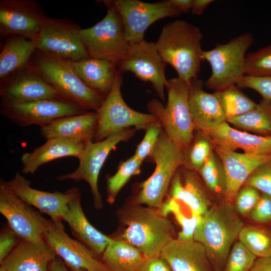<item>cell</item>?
Returning a JSON list of instances; mask_svg holds the SVG:
<instances>
[{"label": "cell", "instance_id": "1", "mask_svg": "<svg viewBox=\"0 0 271 271\" xmlns=\"http://www.w3.org/2000/svg\"><path fill=\"white\" fill-rule=\"evenodd\" d=\"M202 39L198 27L178 20L163 27L156 44L163 60L174 68L177 77L190 83L198 78L200 70Z\"/></svg>", "mask_w": 271, "mask_h": 271}, {"label": "cell", "instance_id": "2", "mask_svg": "<svg viewBox=\"0 0 271 271\" xmlns=\"http://www.w3.org/2000/svg\"><path fill=\"white\" fill-rule=\"evenodd\" d=\"M123 229L113 238L136 247L145 257L160 255L163 248L175 238L172 222L158 209L136 205L127 208L121 216Z\"/></svg>", "mask_w": 271, "mask_h": 271}, {"label": "cell", "instance_id": "3", "mask_svg": "<svg viewBox=\"0 0 271 271\" xmlns=\"http://www.w3.org/2000/svg\"><path fill=\"white\" fill-rule=\"evenodd\" d=\"M229 203L210 207L201 216L194 240L206 249L214 271H223L229 251L244 226Z\"/></svg>", "mask_w": 271, "mask_h": 271}, {"label": "cell", "instance_id": "4", "mask_svg": "<svg viewBox=\"0 0 271 271\" xmlns=\"http://www.w3.org/2000/svg\"><path fill=\"white\" fill-rule=\"evenodd\" d=\"M32 58L27 67L52 85L64 100L86 111L96 112L100 108L104 98L83 82L70 61L36 51Z\"/></svg>", "mask_w": 271, "mask_h": 271}, {"label": "cell", "instance_id": "5", "mask_svg": "<svg viewBox=\"0 0 271 271\" xmlns=\"http://www.w3.org/2000/svg\"><path fill=\"white\" fill-rule=\"evenodd\" d=\"M166 89V106L153 99L148 107L158 117L167 135L184 153L191 145L195 129L189 105L190 83L177 77L168 80Z\"/></svg>", "mask_w": 271, "mask_h": 271}, {"label": "cell", "instance_id": "6", "mask_svg": "<svg viewBox=\"0 0 271 271\" xmlns=\"http://www.w3.org/2000/svg\"><path fill=\"white\" fill-rule=\"evenodd\" d=\"M183 151L163 130L159 141L150 156L156 167L151 176L140 185L136 205H146L158 209L169 189L171 182L183 163Z\"/></svg>", "mask_w": 271, "mask_h": 271}, {"label": "cell", "instance_id": "7", "mask_svg": "<svg viewBox=\"0 0 271 271\" xmlns=\"http://www.w3.org/2000/svg\"><path fill=\"white\" fill-rule=\"evenodd\" d=\"M253 42L252 35L245 33L203 51L202 60L209 63L211 69L205 82L208 88L218 92L240 82L245 76L246 53Z\"/></svg>", "mask_w": 271, "mask_h": 271}, {"label": "cell", "instance_id": "8", "mask_svg": "<svg viewBox=\"0 0 271 271\" xmlns=\"http://www.w3.org/2000/svg\"><path fill=\"white\" fill-rule=\"evenodd\" d=\"M104 3L107 7L105 16L93 26L80 29V36L89 57L117 65L129 43L124 37L121 18L111 1H104Z\"/></svg>", "mask_w": 271, "mask_h": 271}, {"label": "cell", "instance_id": "9", "mask_svg": "<svg viewBox=\"0 0 271 271\" xmlns=\"http://www.w3.org/2000/svg\"><path fill=\"white\" fill-rule=\"evenodd\" d=\"M122 82V76L118 71L110 91L96 111L97 127L94 142L103 140L123 129H146L150 124L160 122L154 114L137 111L126 104L121 93Z\"/></svg>", "mask_w": 271, "mask_h": 271}, {"label": "cell", "instance_id": "10", "mask_svg": "<svg viewBox=\"0 0 271 271\" xmlns=\"http://www.w3.org/2000/svg\"><path fill=\"white\" fill-rule=\"evenodd\" d=\"M134 128H128L112 133L103 140L89 142L78 159L77 169L71 172L59 176V181H84L89 186L95 209H101L103 204L100 193L98 182L101 169L112 149L119 143L127 141L135 133Z\"/></svg>", "mask_w": 271, "mask_h": 271}, {"label": "cell", "instance_id": "11", "mask_svg": "<svg viewBox=\"0 0 271 271\" xmlns=\"http://www.w3.org/2000/svg\"><path fill=\"white\" fill-rule=\"evenodd\" d=\"M0 213L21 240L39 245L47 243L44 236L52 220L46 219L0 181Z\"/></svg>", "mask_w": 271, "mask_h": 271}, {"label": "cell", "instance_id": "12", "mask_svg": "<svg viewBox=\"0 0 271 271\" xmlns=\"http://www.w3.org/2000/svg\"><path fill=\"white\" fill-rule=\"evenodd\" d=\"M80 29L70 22L47 18L36 40V51L70 61L89 58L80 36Z\"/></svg>", "mask_w": 271, "mask_h": 271}, {"label": "cell", "instance_id": "13", "mask_svg": "<svg viewBox=\"0 0 271 271\" xmlns=\"http://www.w3.org/2000/svg\"><path fill=\"white\" fill-rule=\"evenodd\" d=\"M121 18L124 37L129 43L144 40L147 29L159 20L182 13L169 1L146 3L137 0L111 1Z\"/></svg>", "mask_w": 271, "mask_h": 271}, {"label": "cell", "instance_id": "14", "mask_svg": "<svg viewBox=\"0 0 271 271\" xmlns=\"http://www.w3.org/2000/svg\"><path fill=\"white\" fill-rule=\"evenodd\" d=\"M166 64L156 42L144 39L129 43L117 65L119 71L130 72L141 80L152 84L160 99L165 101L164 91L168 82L165 73Z\"/></svg>", "mask_w": 271, "mask_h": 271}, {"label": "cell", "instance_id": "15", "mask_svg": "<svg viewBox=\"0 0 271 271\" xmlns=\"http://www.w3.org/2000/svg\"><path fill=\"white\" fill-rule=\"evenodd\" d=\"M47 17L40 4L33 0L0 1V36H14L35 40Z\"/></svg>", "mask_w": 271, "mask_h": 271}, {"label": "cell", "instance_id": "16", "mask_svg": "<svg viewBox=\"0 0 271 271\" xmlns=\"http://www.w3.org/2000/svg\"><path fill=\"white\" fill-rule=\"evenodd\" d=\"M1 114L17 125L43 126L59 118L84 113L79 106L61 99H46L24 103L1 102Z\"/></svg>", "mask_w": 271, "mask_h": 271}, {"label": "cell", "instance_id": "17", "mask_svg": "<svg viewBox=\"0 0 271 271\" xmlns=\"http://www.w3.org/2000/svg\"><path fill=\"white\" fill-rule=\"evenodd\" d=\"M7 186L25 202L38 209L51 218L53 221H62L70 201L80 194L79 188L73 187L64 192H47L31 186V182L18 172Z\"/></svg>", "mask_w": 271, "mask_h": 271}, {"label": "cell", "instance_id": "18", "mask_svg": "<svg viewBox=\"0 0 271 271\" xmlns=\"http://www.w3.org/2000/svg\"><path fill=\"white\" fill-rule=\"evenodd\" d=\"M44 238L68 267L86 271H110L89 248L68 235L62 221L52 220Z\"/></svg>", "mask_w": 271, "mask_h": 271}, {"label": "cell", "instance_id": "19", "mask_svg": "<svg viewBox=\"0 0 271 271\" xmlns=\"http://www.w3.org/2000/svg\"><path fill=\"white\" fill-rule=\"evenodd\" d=\"M0 96L2 103L9 104L64 100L52 85L27 67L1 83Z\"/></svg>", "mask_w": 271, "mask_h": 271}, {"label": "cell", "instance_id": "20", "mask_svg": "<svg viewBox=\"0 0 271 271\" xmlns=\"http://www.w3.org/2000/svg\"><path fill=\"white\" fill-rule=\"evenodd\" d=\"M225 177L224 192L226 202L232 203L251 174L260 166L271 160V154L240 153L215 146Z\"/></svg>", "mask_w": 271, "mask_h": 271}, {"label": "cell", "instance_id": "21", "mask_svg": "<svg viewBox=\"0 0 271 271\" xmlns=\"http://www.w3.org/2000/svg\"><path fill=\"white\" fill-rule=\"evenodd\" d=\"M189 105L195 129L202 131L226 121L216 93L204 91L203 82L198 78L190 83Z\"/></svg>", "mask_w": 271, "mask_h": 271}, {"label": "cell", "instance_id": "22", "mask_svg": "<svg viewBox=\"0 0 271 271\" xmlns=\"http://www.w3.org/2000/svg\"><path fill=\"white\" fill-rule=\"evenodd\" d=\"M211 139L215 146L235 151L254 155L271 154V136L254 134L241 131L225 122L202 131Z\"/></svg>", "mask_w": 271, "mask_h": 271}, {"label": "cell", "instance_id": "23", "mask_svg": "<svg viewBox=\"0 0 271 271\" xmlns=\"http://www.w3.org/2000/svg\"><path fill=\"white\" fill-rule=\"evenodd\" d=\"M160 256L172 271H214L203 245L195 240L176 237L163 248Z\"/></svg>", "mask_w": 271, "mask_h": 271}, {"label": "cell", "instance_id": "24", "mask_svg": "<svg viewBox=\"0 0 271 271\" xmlns=\"http://www.w3.org/2000/svg\"><path fill=\"white\" fill-rule=\"evenodd\" d=\"M85 144L70 139L57 137L46 140L42 146L21 157L22 173L33 174L42 165L58 159L73 157L78 159L85 149Z\"/></svg>", "mask_w": 271, "mask_h": 271}, {"label": "cell", "instance_id": "25", "mask_svg": "<svg viewBox=\"0 0 271 271\" xmlns=\"http://www.w3.org/2000/svg\"><path fill=\"white\" fill-rule=\"evenodd\" d=\"M97 127V116L93 111L55 119L40 127L46 140L61 137L84 144L94 141Z\"/></svg>", "mask_w": 271, "mask_h": 271}, {"label": "cell", "instance_id": "26", "mask_svg": "<svg viewBox=\"0 0 271 271\" xmlns=\"http://www.w3.org/2000/svg\"><path fill=\"white\" fill-rule=\"evenodd\" d=\"M57 256L47 242L39 245L21 240L1 265L6 271H50Z\"/></svg>", "mask_w": 271, "mask_h": 271}, {"label": "cell", "instance_id": "27", "mask_svg": "<svg viewBox=\"0 0 271 271\" xmlns=\"http://www.w3.org/2000/svg\"><path fill=\"white\" fill-rule=\"evenodd\" d=\"M63 221L66 222L72 234L78 241L89 248L96 256H101L113 240L94 227L88 221L82 209L81 194L69 203Z\"/></svg>", "mask_w": 271, "mask_h": 271}, {"label": "cell", "instance_id": "28", "mask_svg": "<svg viewBox=\"0 0 271 271\" xmlns=\"http://www.w3.org/2000/svg\"><path fill=\"white\" fill-rule=\"evenodd\" d=\"M169 197L184 204L190 213L198 216H203L210 208L199 181L190 170L184 171L183 176L176 172L169 187Z\"/></svg>", "mask_w": 271, "mask_h": 271}, {"label": "cell", "instance_id": "29", "mask_svg": "<svg viewBox=\"0 0 271 271\" xmlns=\"http://www.w3.org/2000/svg\"><path fill=\"white\" fill-rule=\"evenodd\" d=\"M70 62L83 82L105 98L112 87L118 71L116 64L106 60L90 57Z\"/></svg>", "mask_w": 271, "mask_h": 271}, {"label": "cell", "instance_id": "30", "mask_svg": "<svg viewBox=\"0 0 271 271\" xmlns=\"http://www.w3.org/2000/svg\"><path fill=\"white\" fill-rule=\"evenodd\" d=\"M36 51V40L18 36L7 38L0 53L1 83L25 69Z\"/></svg>", "mask_w": 271, "mask_h": 271}, {"label": "cell", "instance_id": "31", "mask_svg": "<svg viewBox=\"0 0 271 271\" xmlns=\"http://www.w3.org/2000/svg\"><path fill=\"white\" fill-rule=\"evenodd\" d=\"M101 256L110 271H138L145 256L132 245L113 238Z\"/></svg>", "mask_w": 271, "mask_h": 271}, {"label": "cell", "instance_id": "32", "mask_svg": "<svg viewBox=\"0 0 271 271\" xmlns=\"http://www.w3.org/2000/svg\"><path fill=\"white\" fill-rule=\"evenodd\" d=\"M226 122L264 136H271V101L262 99L252 110Z\"/></svg>", "mask_w": 271, "mask_h": 271}, {"label": "cell", "instance_id": "33", "mask_svg": "<svg viewBox=\"0 0 271 271\" xmlns=\"http://www.w3.org/2000/svg\"><path fill=\"white\" fill-rule=\"evenodd\" d=\"M181 207L179 202L169 197L164 201L158 211L165 217L170 214L174 216L181 227L177 239L184 241L193 240L201 216L192 214L188 216Z\"/></svg>", "mask_w": 271, "mask_h": 271}, {"label": "cell", "instance_id": "34", "mask_svg": "<svg viewBox=\"0 0 271 271\" xmlns=\"http://www.w3.org/2000/svg\"><path fill=\"white\" fill-rule=\"evenodd\" d=\"M215 92L221 104L226 121L246 113L257 104L242 92L236 85Z\"/></svg>", "mask_w": 271, "mask_h": 271}, {"label": "cell", "instance_id": "35", "mask_svg": "<svg viewBox=\"0 0 271 271\" xmlns=\"http://www.w3.org/2000/svg\"><path fill=\"white\" fill-rule=\"evenodd\" d=\"M238 239L257 258L271 257V233L266 229L244 226Z\"/></svg>", "mask_w": 271, "mask_h": 271}, {"label": "cell", "instance_id": "36", "mask_svg": "<svg viewBox=\"0 0 271 271\" xmlns=\"http://www.w3.org/2000/svg\"><path fill=\"white\" fill-rule=\"evenodd\" d=\"M142 162L133 155L121 162L115 173L107 178L106 180V200L112 204L118 194L129 180L141 172Z\"/></svg>", "mask_w": 271, "mask_h": 271}, {"label": "cell", "instance_id": "37", "mask_svg": "<svg viewBox=\"0 0 271 271\" xmlns=\"http://www.w3.org/2000/svg\"><path fill=\"white\" fill-rule=\"evenodd\" d=\"M244 72L248 76H271V44L246 55Z\"/></svg>", "mask_w": 271, "mask_h": 271}, {"label": "cell", "instance_id": "38", "mask_svg": "<svg viewBox=\"0 0 271 271\" xmlns=\"http://www.w3.org/2000/svg\"><path fill=\"white\" fill-rule=\"evenodd\" d=\"M206 186L216 193L223 192L225 188V177L222 164L212 153L199 170Z\"/></svg>", "mask_w": 271, "mask_h": 271}, {"label": "cell", "instance_id": "39", "mask_svg": "<svg viewBox=\"0 0 271 271\" xmlns=\"http://www.w3.org/2000/svg\"><path fill=\"white\" fill-rule=\"evenodd\" d=\"M256 258L241 242L236 241L229 251L223 271H249Z\"/></svg>", "mask_w": 271, "mask_h": 271}, {"label": "cell", "instance_id": "40", "mask_svg": "<svg viewBox=\"0 0 271 271\" xmlns=\"http://www.w3.org/2000/svg\"><path fill=\"white\" fill-rule=\"evenodd\" d=\"M145 130V136L137 146L134 154L142 162L152 154L163 128L160 122H156L150 124Z\"/></svg>", "mask_w": 271, "mask_h": 271}, {"label": "cell", "instance_id": "41", "mask_svg": "<svg viewBox=\"0 0 271 271\" xmlns=\"http://www.w3.org/2000/svg\"><path fill=\"white\" fill-rule=\"evenodd\" d=\"M188 150L186 165L190 170L199 171L212 153L210 143L203 138L196 140Z\"/></svg>", "mask_w": 271, "mask_h": 271}, {"label": "cell", "instance_id": "42", "mask_svg": "<svg viewBox=\"0 0 271 271\" xmlns=\"http://www.w3.org/2000/svg\"><path fill=\"white\" fill-rule=\"evenodd\" d=\"M255 188L244 185L238 191L234 200V208L241 215H249L258 201L261 194Z\"/></svg>", "mask_w": 271, "mask_h": 271}, {"label": "cell", "instance_id": "43", "mask_svg": "<svg viewBox=\"0 0 271 271\" xmlns=\"http://www.w3.org/2000/svg\"><path fill=\"white\" fill-rule=\"evenodd\" d=\"M245 185L271 197V160L260 166L249 177Z\"/></svg>", "mask_w": 271, "mask_h": 271}, {"label": "cell", "instance_id": "44", "mask_svg": "<svg viewBox=\"0 0 271 271\" xmlns=\"http://www.w3.org/2000/svg\"><path fill=\"white\" fill-rule=\"evenodd\" d=\"M240 88H247L259 93L263 99L271 101V76L252 77L245 75L236 85Z\"/></svg>", "mask_w": 271, "mask_h": 271}, {"label": "cell", "instance_id": "45", "mask_svg": "<svg viewBox=\"0 0 271 271\" xmlns=\"http://www.w3.org/2000/svg\"><path fill=\"white\" fill-rule=\"evenodd\" d=\"M250 220L258 224L271 222V197L264 194L249 214Z\"/></svg>", "mask_w": 271, "mask_h": 271}, {"label": "cell", "instance_id": "46", "mask_svg": "<svg viewBox=\"0 0 271 271\" xmlns=\"http://www.w3.org/2000/svg\"><path fill=\"white\" fill-rule=\"evenodd\" d=\"M21 239L8 224L0 233V263L16 247Z\"/></svg>", "mask_w": 271, "mask_h": 271}, {"label": "cell", "instance_id": "47", "mask_svg": "<svg viewBox=\"0 0 271 271\" xmlns=\"http://www.w3.org/2000/svg\"><path fill=\"white\" fill-rule=\"evenodd\" d=\"M138 271H172L168 263L160 255L145 257Z\"/></svg>", "mask_w": 271, "mask_h": 271}, {"label": "cell", "instance_id": "48", "mask_svg": "<svg viewBox=\"0 0 271 271\" xmlns=\"http://www.w3.org/2000/svg\"><path fill=\"white\" fill-rule=\"evenodd\" d=\"M249 271H271V257L257 258Z\"/></svg>", "mask_w": 271, "mask_h": 271}, {"label": "cell", "instance_id": "49", "mask_svg": "<svg viewBox=\"0 0 271 271\" xmlns=\"http://www.w3.org/2000/svg\"><path fill=\"white\" fill-rule=\"evenodd\" d=\"M214 1L213 0H193L191 12L194 15H201L206 8Z\"/></svg>", "mask_w": 271, "mask_h": 271}, {"label": "cell", "instance_id": "50", "mask_svg": "<svg viewBox=\"0 0 271 271\" xmlns=\"http://www.w3.org/2000/svg\"><path fill=\"white\" fill-rule=\"evenodd\" d=\"M172 4L182 13L188 12L191 10L193 0H170Z\"/></svg>", "mask_w": 271, "mask_h": 271}, {"label": "cell", "instance_id": "51", "mask_svg": "<svg viewBox=\"0 0 271 271\" xmlns=\"http://www.w3.org/2000/svg\"><path fill=\"white\" fill-rule=\"evenodd\" d=\"M50 271H71L65 263L58 256L52 262Z\"/></svg>", "mask_w": 271, "mask_h": 271}, {"label": "cell", "instance_id": "52", "mask_svg": "<svg viewBox=\"0 0 271 271\" xmlns=\"http://www.w3.org/2000/svg\"><path fill=\"white\" fill-rule=\"evenodd\" d=\"M68 268L71 271H86V270L81 268H72L69 267H68Z\"/></svg>", "mask_w": 271, "mask_h": 271}, {"label": "cell", "instance_id": "53", "mask_svg": "<svg viewBox=\"0 0 271 271\" xmlns=\"http://www.w3.org/2000/svg\"><path fill=\"white\" fill-rule=\"evenodd\" d=\"M0 271H6V270L4 268H3L2 266H1Z\"/></svg>", "mask_w": 271, "mask_h": 271}]
</instances>
